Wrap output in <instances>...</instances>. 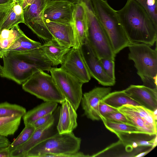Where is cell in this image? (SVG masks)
<instances>
[{
    "mask_svg": "<svg viewBox=\"0 0 157 157\" xmlns=\"http://www.w3.org/2000/svg\"><path fill=\"white\" fill-rule=\"evenodd\" d=\"M3 77L22 84L35 73L40 71H49L53 67L52 61L40 48L24 52L2 53Z\"/></svg>",
    "mask_w": 157,
    "mask_h": 157,
    "instance_id": "1",
    "label": "cell"
},
{
    "mask_svg": "<svg viewBox=\"0 0 157 157\" xmlns=\"http://www.w3.org/2000/svg\"><path fill=\"white\" fill-rule=\"evenodd\" d=\"M117 12L125 33L132 43H142L151 46L156 42L157 25L136 1L127 0L124 6Z\"/></svg>",
    "mask_w": 157,
    "mask_h": 157,
    "instance_id": "2",
    "label": "cell"
},
{
    "mask_svg": "<svg viewBox=\"0 0 157 157\" xmlns=\"http://www.w3.org/2000/svg\"><path fill=\"white\" fill-rule=\"evenodd\" d=\"M90 8L104 29L115 53H118L132 43L126 36L117 10L105 0H90Z\"/></svg>",
    "mask_w": 157,
    "mask_h": 157,
    "instance_id": "3",
    "label": "cell"
},
{
    "mask_svg": "<svg viewBox=\"0 0 157 157\" xmlns=\"http://www.w3.org/2000/svg\"><path fill=\"white\" fill-rule=\"evenodd\" d=\"M128 58L133 61L143 85L157 89V51L145 44L132 43L128 47Z\"/></svg>",
    "mask_w": 157,
    "mask_h": 157,
    "instance_id": "4",
    "label": "cell"
},
{
    "mask_svg": "<svg viewBox=\"0 0 157 157\" xmlns=\"http://www.w3.org/2000/svg\"><path fill=\"white\" fill-rule=\"evenodd\" d=\"M81 140L73 132L57 133L29 150L25 157H55L57 155L79 151Z\"/></svg>",
    "mask_w": 157,
    "mask_h": 157,
    "instance_id": "5",
    "label": "cell"
},
{
    "mask_svg": "<svg viewBox=\"0 0 157 157\" xmlns=\"http://www.w3.org/2000/svg\"><path fill=\"white\" fill-rule=\"evenodd\" d=\"M87 40L98 57L114 61L116 56L109 38L90 7L86 3Z\"/></svg>",
    "mask_w": 157,
    "mask_h": 157,
    "instance_id": "6",
    "label": "cell"
},
{
    "mask_svg": "<svg viewBox=\"0 0 157 157\" xmlns=\"http://www.w3.org/2000/svg\"><path fill=\"white\" fill-rule=\"evenodd\" d=\"M23 89L44 101L60 103L65 99L51 75L40 71L22 84Z\"/></svg>",
    "mask_w": 157,
    "mask_h": 157,
    "instance_id": "7",
    "label": "cell"
},
{
    "mask_svg": "<svg viewBox=\"0 0 157 157\" xmlns=\"http://www.w3.org/2000/svg\"><path fill=\"white\" fill-rule=\"evenodd\" d=\"M117 109L130 124L136 128L140 134L157 135V109L153 111L142 106L130 104Z\"/></svg>",
    "mask_w": 157,
    "mask_h": 157,
    "instance_id": "8",
    "label": "cell"
},
{
    "mask_svg": "<svg viewBox=\"0 0 157 157\" xmlns=\"http://www.w3.org/2000/svg\"><path fill=\"white\" fill-rule=\"evenodd\" d=\"M51 75L65 98L76 111L81 102L84 84L77 78L60 68L52 67Z\"/></svg>",
    "mask_w": 157,
    "mask_h": 157,
    "instance_id": "9",
    "label": "cell"
},
{
    "mask_svg": "<svg viewBox=\"0 0 157 157\" xmlns=\"http://www.w3.org/2000/svg\"><path fill=\"white\" fill-rule=\"evenodd\" d=\"M45 5V0H34L23 11L24 24L39 37L47 41L52 38L44 21Z\"/></svg>",
    "mask_w": 157,
    "mask_h": 157,
    "instance_id": "10",
    "label": "cell"
},
{
    "mask_svg": "<svg viewBox=\"0 0 157 157\" xmlns=\"http://www.w3.org/2000/svg\"><path fill=\"white\" fill-rule=\"evenodd\" d=\"M84 62L91 77L105 86H114L116 81L109 77L104 71L100 62L87 39L81 48Z\"/></svg>",
    "mask_w": 157,
    "mask_h": 157,
    "instance_id": "11",
    "label": "cell"
},
{
    "mask_svg": "<svg viewBox=\"0 0 157 157\" xmlns=\"http://www.w3.org/2000/svg\"><path fill=\"white\" fill-rule=\"evenodd\" d=\"M61 65V69L74 76L83 83L88 82L91 79L80 48H71L65 56Z\"/></svg>",
    "mask_w": 157,
    "mask_h": 157,
    "instance_id": "12",
    "label": "cell"
},
{
    "mask_svg": "<svg viewBox=\"0 0 157 157\" xmlns=\"http://www.w3.org/2000/svg\"><path fill=\"white\" fill-rule=\"evenodd\" d=\"M55 121L53 116L45 124L36 128L26 142L11 152V157H25L28 152L32 148L58 133L56 126H54Z\"/></svg>",
    "mask_w": 157,
    "mask_h": 157,
    "instance_id": "13",
    "label": "cell"
},
{
    "mask_svg": "<svg viewBox=\"0 0 157 157\" xmlns=\"http://www.w3.org/2000/svg\"><path fill=\"white\" fill-rule=\"evenodd\" d=\"M110 87H95L82 95L80 103L84 114L92 121L101 119L98 110L99 103L105 96L111 92Z\"/></svg>",
    "mask_w": 157,
    "mask_h": 157,
    "instance_id": "14",
    "label": "cell"
},
{
    "mask_svg": "<svg viewBox=\"0 0 157 157\" xmlns=\"http://www.w3.org/2000/svg\"><path fill=\"white\" fill-rule=\"evenodd\" d=\"M75 5L56 1L46 4L44 10V19L57 22H73Z\"/></svg>",
    "mask_w": 157,
    "mask_h": 157,
    "instance_id": "15",
    "label": "cell"
},
{
    "mask_svg": "<svg viewBox=\"0 0 157 157\" xmlns=\"http://www.w3.org/2000/svg\"><path fill=\"white\" fill-rule=\"evenodd\" d=\"M124 90L141 106L153 111L157 109V89L143 85H131Z\"/></svg>",
    "mask_w": 157,
    "mask_h": 157,
    "instance_id": "16",
    "label": "cell"
},
{
    "mask_svg": "<svg viewBox=\"0 0 157 157\" xmlns=\"http://www.w3.org/2000/svg\"><path fill=\"white\" fill-rule=\"evenodd\" d=\"M52 39L60 44L70 48L73 46V22H57L44 19Z\"/></svg>",
    "mask_w": 157,
    "mask_h": 157,
    "instance_id": "17",
    "label": "cell"
},
{
    "mask_svg": "<svg viewBox=\"0 0 157 157\" xmlns=\"http://www.w3.org/2000/svg\"><path fill=\"white\" fill-rule=\"evenodd\" d=\"M60 104L59 117L56 126L58 132L59 133L73 132L78 126L76 111L65 98Z\"/></svg>",
    "mask_w": 157,
    "mask_h": 157,
    "instance_id": "18",
    "label": "cell"
},
{
    "mask_svg": "<svg viewBox=\"0 0 157 157\" xmlns=\"http://www.w3.org/2000/svg\"><path fill=\"white\" fill-rule=\"evenodd\" d=\"M40 48L55 67L61 64L71 48L61 45L56 40L52 39L46 41Z\"/></svg>",
    "mask_w": 157,
    "mask_h": 157,
    "instance_id": "19",
    "label": "cell"
},
{
    "mask_svg": "<svg viewBox=\"0 0 157 157\" xmlns=\"http://www.w3.org/2000/svg\"><path fill=\"white\" fill-rule=\"evenodd\" d=\"M58 103L52 101H44L30 110L26 112L22 117L25 125L31 124L39 118L56 110Z\"/></svg>",
    "mask_w": 157,
    "mask_h": 157,
    "instance_id": "20",
    "label": "cell"
},
{
    "mask_svg": "<svg viewBox=\"0 0 157 157\" xmlns=\"http://www.w3.org/2000/svg\"><path fill=\"white\" fill-rule=\"evenodd\" d=\"M101 101L116 109L126 104L141 105L138 102L128 96L124 92V90L110 92Z\"/></svg>",
    "mask_w": 157,
    "mask_h": 157,
    "instance_id": "21",
    "label": "cell"
},
{
    "mask_svg": "<svg viewBox=\"0 0 157 157\" xmlns=\"http://www.w3.org/2000/svg\"><path fill=\"white\" fill-rule=\"evenodd\" d=\"M24 11L22 1L14 2L5 19L1 28V32L4 29H9L20 23H24Z\"/></svg>",
    "mask_w": 157,
    "mask_h": 157,
    "instance_id": "22",
    "label": "cell"
},
{
    "mask_svg": "<svg viewBox=\"0 0 157 157\" xmlns=\"http://www.w3.org/2000/svg\"><path fill=\"white\" fill-rule=\"evenodd\" d=\"M22 117L15 114L0 117V136L6 137L13 135L20 126Z\"/></svg>",
    "mask_w": 157,
    "mask_h": 157,
    "instance_id": "23",
    "label": "cell"
},
{
    "mask_svg": "<svg viewBox=\"0 0 157 157\" xmlns=\"http://www.w3.org/2000/svg\"><path fill=\"white\" fill-rule=\"evenodd\" d=\"M42 45L39 42L33 40L24 33L7 50L1 53L8 52H24L40 48Z\"/></svg>",
    "mask_w": 157,
    "mask_h": 157,
    "instance_id": "24",
    "label": "cell"
},
{
    "mask_svg": "<svg viewBox=\"0 0 157 157\" xmlns=\"http://www.w3.org/2000/svg\"><path fill=\"white\" fill-rule=\"evenodd\" d=\"M24 33L18 25L9 29L2 30L0 33V54L7 49Z\"/></svg>",
    "mask_w": 157,
    "mask_h": 157,
    "instance_id": "25",
    "label": "cell"
},
{
    "mask_svg": "<svg viewBox=\"0 0 157 157\" xmlns=\"http://www.w3.org/2000/svg\"><path fill=\"white\" fill-rule=\"evenodd\" d=\"M73 46L75 49L81 48L87 38V19L81 20L73 19Z\"/></svg>",
    "mask_w": 157,
    "mask_h": 157,
    "instance_id": "26",
    "label": "cell"
},
{
    "mask_svg": "<svg viewBox=\"0 0 157 157\" xmlns=\"http://www.w3.org/2000/svg\"><path fill=\"white\" fill-rule=\"evenodd\" d=\"M102 121L107 129L118 136L122 134H140L136 128L131 124L105 120Z\"/></svg>",
    "mask_w": 157,
    "mask_h": 157,
    "instance_id": "27",
    "label": "cell"
},
{
    "mask_svg": "<svg viewBox=\"0 0 157 157\" xmlns=\"http://www.w3.org/2000/svg\"><path fill=\"white\" fill-rule=\"evenodd\" d=\"M35 129L32 124L25 125L20 134L8 147L10 152H11L26 142L31 136Z\"/></svg>",
    "mask_w": 157,
    "mask_h": 157,
    "instance_id": "28",
    "label": "cell"
},
{
    "mask_svg": "<svg viewBox=\"0 0 157 157\" xmlns=\"http://www.w3.org/2000/svg\"><path fill=\"white\" fill-rule=\"evenodd\" d=\"M26 112L25 108L19 105L7 102L0 103V117L13 114L20 115L23 117Z\"/></svg>",
    "mask_w": 157,
    "mask_h": 157,
    "instance_id": "29",
    "label": "cell"
},
{
    "mask_svg": "<svg viewBox=\"0 0 157 157\" xmlns=\"http://www.w3.org/2000/svg\"><path fill=\"white\" fill-rule=\"evenodd\" d=\"M146 11L157 25V0H134Z\"/></svg>",
    "mask_w": 157,
    "mask_h": 157,
    "instance_id": "30",
    "label": "cell"
},
{
    "mask_svg": "<svg viewBox=\"0 0 157 157\" xmlns=\"http://www.w3.org/2000/svg\"><path fill=\"white\" fill-rule=\"evenodd\" d=\"M99 60L107 75L111 78L115 80L114 61L106 58H101Z\"/></svg>",
    "mask_w": 157,
    "mask_h": 157,
    "instance_id": "31",
    "label": "cell"
},
{
    "mask_svg": "<svg viewBox=\"0 0 157 157\" xmlns=\"http://www.w3.org/2000/svg\"><path fill=\"white\" fill-rule=\"evenodd\" d=\"M105 120L131 124L124 115L118 111L112 112L105 116L102 121Z\"/></svg>",
    "mask_w": 157,
    "mask_h": 157,
    "instance_id": "32",
    "label": "cell"
},
{
    "mask_svg": "<svg viewBox=\"0 0 157 157\" xmlns=\"http://www.w3.org/2000/svg\"><path fill=\"white\" fill-rule=\"evenodd\" d=\"M98 110L101 120L107 114L113 112L118 111L117 109L109 106L102 101L101 100L99 102Z\"/></svg>",
    "mask_w": 157,
    "mask_h": 157,
    "instance_id": "33",
    "label": "cell"
},
{
    "mask_svg": "<svg viewBox=\"0 0 157 157\" xmlns=\"http://www.w3.org/2000/svg\"><path fill=\"white\" fill-rule=\"evenodd\" d=\"M14 2L0 6V33L1 27L2 23L12 8Z\"/></svg>",
    "mask_w": 157,
    "mask_h": 157,
    "instance_id": "34",
    "label": "cell"
},
{
    "mask_svg": "<svg viewBox=\"0 0 157 157\" xmlns=\"http://www.w3.org/2000/svg\"><path fill=\"white\" fill-rule=\"evenodd\" d=\"M54 115L53 113L46 115L37 120L32 124L35 128L41 126L48 122Z\"/></svg>",
    "mask_w": 157,
    "mask_h": 157,
    "instance_id": "35",
    "label": "cell"
},
{
    "mask_svg": "<svg viewBox=\"0 0 157 157\" xmlns=\"http://www.w3.org/2000/svg\"><path fill=\"white\" fill-rule=\"evenodd\" d=\"M0 157H11V152L8 147H0Z\"/></svg>",
    "mask_w": 157,
    "mask_h": 157,
    "instance_id": "36",
    "label": "cell"
},
{
    "mask_svg": "<svg viewBox=\"0 0 157 157\" xmlns=\"http://www.w3.org/2000/svg\"><path fill=\"white\" fill-rule=\"evenodd\" d=\"M89 1V0H45V2L46 4L53 1H61L67 2L72 4L75 5L76 4L80 3L82 1L86 2Z\"/></svg>",
    "mask_w": 157,
    "mask_h": 157,
    "instance_id": "37",
    "label": "cell"
},
{
    "mask_svg": "<svg viewBox=\"0 0 157 157\" xmlns=\"http://www.w3.org/2000/svg\"><path fill=\"white\" fill-rule=\"evenodd\" d=\"M10 143L9 139L6 137L0 136V147H8Z\"/></svg>",
    "mask_w": 157,
    "mask_h": 157,
    "instance_id": "38",
    "label": "cell"
},
{
    "mask_svg": "<svg viewBox=\"0 0 157 157\" xmlns=\"http://www.w3.org/2000/svg\"><path fill=\"white\" fill-rule=\"evenodd\" d=\"M34 0H23L22 1V7L23 10L27 6L31 5Z\"/></svg>",
    "mask_w": 157,
    "mask_h": 157,
    "instance_id": "39",
    "label": "cell"
},
{
    "mask_svg": "<svg viewBox=\"0 0 157 157\" xmlns=\"http://www.w3.org/2000/svg\"><path fill=\"white\" fill-rule=\"evenodd\" d=\"M14 2L13 0H0V6L9 4Z\"/></svg>",
    "mask_w": 157,
    "mask_h": 157,
    "instance_id": "40",
    "label": "cell"
},
{
    "mask_svg": "<svg viewBox=\"0 0 157 157\" xmlns=\"http://www.w3.org/2000/svg\"><path fill=\"white\" fill-rule=\"evenodd\" d=\"M147 153V151L144 152L142 153H141L138 155L136 156V157H140L143 156L145 154H146Z\"/></svg>",
    "mask_w": 157,
    "mask_h": 157,
    "instance_id": "41",
    "label": "cell"
},
{
    "mask_svg": "<svg viewBox=\"0 0 157 157\" xmlns=\"http://www.w3.org/2000/svg\"><path fill=\"white\" fill-rule=\"evenodd\" d=\"M2 66L0 63V76L2 77Z\"/></svg>",
    "mask_w": 157,
    "mask_h": 157,
    "instance_id": "42",
    "label": "cell"
},
{
    "mask_svg": "<svg viewBox=\"0 0 157 157\" xmlns=\"http://www.w3.org/2000/svg\"><path fill=\"white\" fill-rule=\"evenodd\" d=\"M14 2H19L22 1L23 0H13Z\"/></svg>",
    "mask_w": 157,
    "mask_h": 157,
    "instance_id": "43",
    "label": "cell"
}]
</instances>
